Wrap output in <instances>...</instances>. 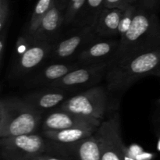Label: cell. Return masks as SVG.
Masks as SVG:
<instances>
[{"instance_id":"obj_1","label":"cell","mask_w":160,"mask_h":160,"mask_svg":"<svg viewBox=\"0 0 160 160\" xmlns=\"http://www.w3.org/2000/svg\"><path fill=\"white\" fill-rule=\"evenodd\" d=\"M160 48V21L156 12L137 6L131 28L120 40V47L112 64Z\"/></svg>"},{"instance_id":"obj_2","label":"cell","mask_w":160,"mask_h":160,"mask_svg":"<svg viewBox=\"0 0 160 160\" xmlns=\"http://www.w3.org/2000/svg\"><path fill=\"white\" fill-rule=\"evenodd\" d=\"M160 67V48L111 64L105 77L108 92L127 91L141 78L152 75Z\"/></svg>"},{"instance_id":"obj_3","label":"cell","mask_w":160,"mask_h":160,"mask_svg":"<svg viewBox=\"0 0 160 160\" xmlns=\"http://www.w3.org/2000/svg\"><path fill=\"white\" fill-rule=\"evenodd\" d=\"M44 114L20 97H6L0 101V138L36 134Z\"/></svg>"},{"instance_id":"obj_4","label":"cell","mask_w":160,"mask_h":160,"mask_svg":"<svg viewBox=\"0 0 160 160\" xmlns=\"http://www.w3.org/2000/svg\"><path fill=\"white\" fill-rule=\"evenodd\" d=\"M107 88L102 85L89 88L76 93L63 102L58 108L101 125L107 109Z\"/></svg>"},{"instance_id":"obj_5","label":"cell","mask_w":160,"mask_h":160,"mask_svg":"<svg viewBox=\"0 0 160 160\" xmlns=\"http://www.w3.org/2000/svg\"><path fill=\"white\" fill-rule=\"evenodd\" d=\"M47 146L48 139L38 133L0 138L3 160H32L45 154Z\"/></svg>"},{"instance_id":"obj_6","label":"cell","mask_w":160,"mask_h":160,"mask_svg":"<svg viewBox=\"0 0 160 160\" xmlns=\"http://www.w3.org/2000/svg\"><path fill=\"white\" fill-rule=\"evenodd\" d=\"M98 38L93 26L71 27L53 43L48 61H75L83 48Z\"/></svg>"},{"instance_id":"obj_7","label":"cell","mask_w":160,"mask_h":160,"mask_svg":"<svg viewBox=\"0 0 160 160\" xmlns=\"http://www.w3.org/2000/svg\"><path fill=\"white\" fill-rule=\"evenodd\" d=\"M47 154L62 160H100L101 150L95 133L89 137L70 143L48 140Z\"/></svg>"},{"instance_id":"obj_8","label":"cell","mask_w":160,"mask_h":160,"mask_svg":"<svg viewBox=\"0 0 160 160\" xmlns=\"http://www.w3.org/2000/svg\"><path fill=\"white\" fill-rule=\"evenodd\" d=\"M53 44L47 42H32L22 53L16 56L9 73L11 80L25 79L48 61Z\"/></svg>"},{"instance_id":"obj_9","label":"cell","mask_w":160,"mask_h":160,"mask_svg":"<svg viewBox=\"0 0 160 160\" xmlns=\"http://www.w3.org/2000/svg\"><path fill=\"white\" fill-rule=\"evenodd\" d=\"M118 112L112 114L102 122L95 131L101 150L100 160H123V144Z\"/></svg>"},{"instance_id":"obj_10","label":"cell","mask_w":160,"mask_h":160,"mask_svg":"<svg viewBox=\"0 0 160 160\" xmlns=\"http://www.w3.org/2000/svg\"><path fill=\"white\" fill-rule=\"evenodd\" d=\"M111 64L112 62L81 65L48 87L71 89L78 92L79 88H89L98 85V83L105 78Z\"/></svg>"},{"instance_id":"obj_11","label":"cell","mask_w":160,"mask_h":160,"mask_svg":"<svg viewBox=\"0 0 160 160\" xmlns=\"http://www.w3.org/2000/svg\"><path fill=\"white\" fill-rule=\"evenodd\" d=\"M80 66L77 61H47L23 79L24 86L31 89L48 87Z\"/></svg>"},{"instance_id":"obj_12","label":"cell","mask_w":160,"mask_h":160,"mask_svg":"<svg viewBox=\"0 0 160 160\" xmlns=\"http://www.w3.org/2000/svg\"><path fill=\"white\" fill-rule=\"evenodd\" d=\"M77 91L56 87H45L31 91L21 97L27 103L44 114L59 107Z\"/></svg>"},{"instance_id":"obj_13","label":"cell","mask_w":160,"mask_h":160,"mask_svg":"<svg viewBox=\"0 0 160 160\" xmlns=\"http://www.w3.org/2000/svg\"><path fill=\"white\" fill-rule=\"evenodd\" d=\"M120 47L117 38L99 37L86 45L78 54L75 61L81 65H92L112 62Z\"/></svg>"},{"instance_id":"obj_14","label":"cell","mask_w":160,"mask_h":160,"mask_svg":"<svg viewBox=\"0 0 160 160\" xmlns=\"http://www.w3.org/2000/svg\"><path fill=\"white\" fill-rule=\"evenodd\" d=\"M81 127L98 128L99 125L60 108H56L48 112V114L44 117L41 128L42 131H59Z\"/></svg>"},{"instance_id":"obj_15","label":"cell","mask_w":160,"mask_h":160,"mask_svg":"<svg viewBox=\"0 0 160 160\" xmlns=\"http://www.w3.org/2000/svg\"><path fill=\"white\" fill-rule=\"evenodd\" d=\"M64 28V11L56 4L42 19L31 38L35 42L53 44L62 34Z\"/></svg>"},{"instance_id":"obj_16","label":"cell","mask_w":160,"mask_h":160,"mask_svg":"<svg viewBox=\"0 0 160 160\" xmlns=\"http://www.w3.org/2000/svg\"><path fill=\"white\" fill-rule=\"evenodd\" d=\"M123 9L104 7L93 24L95 33L99 37L118 38V30Z\"/></svg>"},{"instance_id":"obj_17","label":"cell","mask_w":160,"mask_h":160,"mask_svg":"<svg viewBox=\"0 0 160 160\" xmlns=\"http://www.w3.org/2000/svg\"><path fill=\"white\" fill-rule=\"evenodd\" d=\"M98 128L81 127L59 131H42V134L48 140L61 143H70L92 135L95 134Z\"/></svg>"},{"instance_id":"obj_18","label":"cell","mask_w":160,"mask_h":160,"mask_svg":"<svg viewBox=\"0 0 160 160\" xmlns=\"http://www.w3.org/2000/svg\"><path fill=\"white\" fill-rule=\"evenodd\" d=\"M105 0H86L85 4L72 27L93 26L97 17L104 8Z\"/></svg>"},{"instance_id":"obj_19","label":"cell","mask_w":160,"mask_h":160,"mask_svg":"<svg viewBox=\"0 0 160 160\" xmlns=\"http://www.w3.org/2000/svg\"><path fill=\"white\" fill-rule=\"evenodd\" d=\"M55 1L56 0H38V1L31 19L28 22L26 30H25L24 34L30 37H31L34 34L42 22V19L54 6Z\"/></svg>"},{"instance_id":"obj_20","label":"cell","mask_w":160,"mask_h":160,"mask_svg":"<svg viewBox=\"0 0 160 160\" xmlns=\"http://www.w3.org/2000/svg\"><path fill=\"white\" fill-rule=\"evenodd\" d=\"M85 2L86 0H69L64 12V28H71L84 7Z\"/></svg>"},{"instance_id":"obj_21","label":"cell","mask_w":160,"mask_h":160,"mask_svg":"<svg viewBox=\"0 0 160 160\" xmlns=\"http://www.w3.org/2000/svg\"><path fill=\"white\" fill-rule=\"evenodd\" d=\"M136 9H137V5H131L123 9L118 30V38L120 40L126 35L131 28Z\"/></svg>"},{"instance_id":"obj_22","label":"cell","mask_w":160,"mask_h":160,"mask_svg":"<svg viewBox=\"0 0 160 160\" xmlns=\"http://www.w3.org/2000/svg\"><path fill=\"white\" fill-rule=\"evenodd\" d=\"M10 19L9 0H0V32L8 31Z\"/></svg>"},{"instance_id":"obj_23","label":"cell","mask_w":160,"mask_h":160,"mask_svg":"<svg viewBox=\"0 0 160 160\" xmlns=\"http://www.w3.org/2000/svg\"><path fill=\"white\" fill-rule=\"evenodd\" d=\"M138 0H105L104 7L124 9L131 5H136Z\"/></svg>"},{"instance_id":"obj_24","label":"cell","mask_w":160,"mask_h":160,"mask_svg":"<svg viewBox=\"0 0 160 160\" xmlns=\"http://www.w3.org/2000/svg\"><path fill=\"white\" fill-rule=\"evenodd\" d=\"M159 4L160 0H138L136 5L138 7L145 9L146 10L155 12Z\"/></svg>"},{"instance_id":"obj_25","label":"cell","mask_w":160,"mask_h":160,"mask_svg":"<svg viewBox=\"0 0 160 160\" xmlns=\"http://www.w3.org/2000/svg\"><path fill=\"white\" fill-rule=\"evenodd\" d=\"M7 34L8 31H4L2 32H0V67L1 68H2L5 52H6V50L8 36Z\"/></svg>"},{"instance_id":"obj_26","label":"cell","mask_w":160,"mask_h":160,"mask_svg":"<svg viewBox=\"0 0 160 160\" xmlns=\"http://www.w3.org/2000/svg\"><path fill=\"white\" fill-rule=\"evenodd\" d=\"M123 160H136L135 156L132 154L131 150L127 148L126 146L123 148Z\"/></svg>"},{"instance_id":"obj_27","label":"cell","mask_w":160,"mask_h":160,"mask_svg":"<svg viewBox=\"0 0 160 160\" xmlns=\"http://www.w3.org/2000/svg\"><path fill=\"white\" fill-rule=\"evenodd\" d=\"M32 160H62L59 158L56 157V156H52V155H50V154H45L42 155V156H38V157L35 158V159H32Z\"/></svg>"},{"instance_id":"obj_28","label":"cell","mask_w":160,"mask_h":160,"mask_svg":"<svg viewBox=\"0 0 160 160\" xmlns=\"http://www.w3.org/2000/svg\"><path fill=\"white\" fill-rule=\"evenodd\" d=\"M68 2L69 0H56V1H55V4H56L59 9H62V11H64V12H65L66 9H67Z\"/></svg>"},{"instance_id":"obj_29","label":"cell","mask_w":160,"mask_h":160,"mask_svg":"<svg viewBox=\"0 0 160 160\" xmlns=\"http://www.w3.org/2000/svg\"><path fill=\"white\" fill-rule=\"evenodd\" d=\"M136 160H152L153 155L152 154H145V153H139L138 155L135 156Z\"/></svg>"},{"instance_id":"obj_30","label":"cell","mask_w":160,"mask_h":160,"mask_svg":"<svg viewBox=\"0 0 160 160\" xmlns=\"http://www.w3.org/2000/svg\"><path fill=\"white\" fill-rule=\"evenodd\" d=\"M152 76H156V77H159L160 78V67L157 69V70H155L152 73Z\"/></svg>"},{"instance_id":"obj_31","label":"cell","mask_w":160,"mask_h":160,"mask_svg":"<svg viewBox=\"0 0 160 160\" xmlns=\"http://www.w3.org/2000/svg\"><path fill=\"white\" fill-rule=\"evenodd\" d=\"M159 104H160V98H159Z\"/></svg>"}]
</instances>
